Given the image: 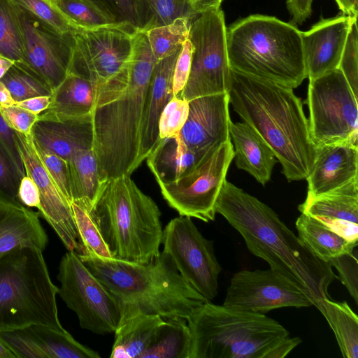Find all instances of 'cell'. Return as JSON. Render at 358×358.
Wrapping results in <instances>:
<instances>
[{
  "label": "cell",
  "mask_w": 358,
  "mask_h": 358,
  "mask_svg": "<svg viewBox=\"0 0 358 358\" xmlns=\"http://www.w3.org/2000/svg\"><path fill=\"white\" fill-rule=\"evenodd\" d=\"M34 143L37 155L46 171L63 196L71 203L72 184L68 161L43 148L34 141Z\"/></svg>",
  "instance_id": "cell-40"
},
{
  "label": "cell",
  "mask_w": 358,
  "mask_h": 358,
  "mask_svg": "<svg viewBox=\"0 0 358 358\" xmlns=\"http://www.w3.org/2000/svg\"><path fill=\"white\" fill-rule=\"evenodd\" d=\"M155 57L147 36L137 31L129 63L127 84L96 99L92 112L93 150L101 179L108 182L130 176L143 162L141 131Z\"/></svg>",
  "instance_id": "cell-2"
},
{
  "label": "cell",
  "mask_w": 358,
  "mask_h": 358,
  "mask_svg": "<svg viewBox=\"0 0 358 358\" xmlns=\"http://www.w3.org/2000/svg\"><path fill=\"white\" fill-rule=\"evenodd\" d=\"M192 21L178 17L171 23L152 28L147 31L150 46L155 57L159 60L181 47L188 38Z\"/></svg>",
  "instance_id": "cell-35"
},
{
  "label": "cell",
  "mask_w": 358,
  "mask_h": 358,
  "mask_svg": "<svg viewBox=\"0 0 358 358\" xmlns=\"http://www.w3.org/2000/svg\"><path fill=\"white\" fill-rule=\"evenodd\" d=\"M57 280L58 294L76 313L81 328L99 335L116 331L122 320L121 306L78 253L68 251L64 255Z\"/></svg>",
  "instance_id": "cell-11"
},
{
  "label": "cell",
  "mask_w": 358,
  "mask_h": 358,
  "mask_svg": "<svg viewBox=\"0 0 358 358\" xmlns=\"http://www.w3.org/2000/svg\"><path fill=\"white\" fill-rule=\"evenodd\" d=\"M67 161L72 184V202L92 212L108 183L100 178L94 152L93 149L80 150Z\"/></svg>",
  "instance_id": "cell-28"
},
{
  "label": "cell",
  "mask_w": 358,
  "mask_h": 358,
  "mask_svg": "<svg viewBox=\"0 0 358 358\" xmlns=\"http://www.w3.org/2000/svg\"><path fill=\"white\" fill-rule=\"evenodd\" d=\"M162 244L180 275L207 301L214 299L222 267L213 241L201 234L191 217L172 219L163 229Z\"/></svg>",
  "instance_id": "cell-14"
},
{
  "label": "cell",
  "mask_w": 358,
  "mask_h": 358,
  "mask_svg": "<svg viewBox=\"0 0 358 358\" xmlns=\"http://www.w3.org/2000/svg\"><path fill=\"white\" fill-rule=\"evenodd\" d=\"M0 80L8 89L16 103L52 94L50 89L20 62H15Z\"/></svg>",
  "instance_id": "cell-39"
},
{
  "label": "cell",
  "mask_w": 358,
  "mask_h": 358,
  "mask_svg": "<svg viewBox=\"0 0 358 358\" xmlns=\"http://www.w3.org/2000/svg\"><path fill=\"white\" fill-rule=\"evenodd\" d=\"M351 18L339 15L321 18L301 31L306 78H318L338 68Z\"/></svg>",
  "instance_id": "cell-19"
},
{
  "label": "cell",
  "mask_w": 358,
  "mask_h": 358,
  "mask_svg": "<svg viewBox=\"0 0 358 358\" xmlns=\"http://www.w3.org/2000/svg\"><path fill=\"white\" fill-rule=\"evenodd\" d=\"M193 10L197 14H201L207 10L220 8L222 0H189Z\"/></svg>",
  "instance_id": "cell-54"
},
{
  "label": "cell",
  "mask_w": 358,
  "mask_h": 358,
  "mask_svg": "<svg viewBox=\"0 0 358 358\" xmlns=\"http://www.w3.org/2000/svg\"><path fill=\"white\" fill-rule=\"evenodd\" d=\"M138 31L171 23L178 17L193 21L198 15L189 0H137Z\"/></svg>",
  "instance_id": "cell-34"
},
{
  "label": "cell",
  "mask_w": 358,
  "mask_h": 358,
  "mask_svg": "<svg viewBox=\"0 0 358 358\" xmlns=\"http://www.w3.org/2000/svg\"><path fill=\"white\" fill-rule=\"evenodd\" d=\"M313 0H287L286 6L292 17V24H302L312 13Z\"/></svg>",
  "instance_id": "cell-51"
},
{
  "label": "cell",
  "mask_w": 358,
  "mask_h": 358,
  "mask_svg": "<svg viewBox=\"0 0 358 358\" xmlns=\"http://www.w3.org/2000/svg\"><path fill=\"white\" fill-rule=\"evenodd\" d=\"M357 18L350 24L338 69L342 71L355 96L358 92V28Z\"/></svg>",
  "instance_id": "cell-43"
},
{
  "label": "cell",
  "mask_w": 358,
  "mask_h": 358,
  "mask_svg": "<svg viewBox=\"0 0 358 358\" xmlns=\"http://www.w3.org/2000/svg\"><path fill=\"white\" fill-rule=\"evenodd\" d=\"M230 138L234 145L238 169L250 173L262 185L271 179L278 160L273 151L262 137L248 123L231 122Z\"/></svg>",
  "instance_id": "cell-24"
},
{
  "label": "cell",
  "mask_w": 358,
  "mask_h": 358,
  "mask_svg": "<svg viewBox=\"0 0 358 358\" xmlns=\"http://www.w3.org/2000/svg\"><path fill=\"white\" fill-rule=\"evenodd\" d=\"M229 93L216 94L189 101L187 121L180 136L187 146L206 157L230 141Z\"/></svg>",
  "instance_id": "cell-18"
},
{
  "label": "cell",
  "mask_w": 358,
  "mask_h": 358,
  "mask_svg": "<svg viewBox=\"0 0 358 358\" xmlns=\"http://www.w3.org/2000/svg\"><path fill=\"white\" fill-rule=\"evenodd\" d=\"M215 211L241 235L250 253L296 285L313 306L330 298L329 287L338 278L333 267L315 256L268 206L225 180Z\"/></svg>",
  "instance_id": "cell-1"
},
{
  "label": "cell",
  "mask_w": 358,
  "mask_h": 358,
  "mask_svg": "<svg viewBox=\"0 0 358 358\" xmlns=\"http://www.w3.org/2000/svg\"><path fill=\"white\" fill-rule=\"evenodd\" d=\"M15 62L0 55V80L11 68Z\"/></svg>",
  "instance_id": "cell-57"
},
{
  "label": "cell",
  "mask_w": 358,
  "mask_h": 358,
  "mask_svg": "<svg viewBox=\"0 0 358 358\" xmlns=\"http://www.w3.org/2000/svg\"><path fill=\"white\" fill-rule=\"evenodd\" d=\"M37 358H99L98 352L76 341L65 329L45 325L27 327Z\"/></svg>",
  "instance_id": "cell-31"
},
{
  "label": "cell",
  "mask_w": 358,
  "mask_h": 358,
  "mask_svg": "<svg viewBox=\"0 0 358 358\" xmlns=\"http://www.w3.org/2000/svg\"><path fill=\"white\" fill-rule=\"evenodd\" d=\"M58 291L42 250L22 246L1 255L0 332L31 325L64 330L58 317Z\"/></svg>",
  "instance_id": "cell-8"
},
{
  "label": "cell",
  "mask_w": 358,
  "mask_h": 358,
  "mask_svg": "<svg viewBox=\"0 0 358 358\" xmlns=\"http://www.w3.org/2000/svg\"><path fill=\"white\" fill-rule=\"evenodd\" d=\"M176 49L169 56L158 60L154 67L146 97L141 131V156L143 160L157 143L159 120L169 101L173 98V74L181 50Z\"/></svg>",
  "instance_id": "cell-23"
},
{
  "label": "cell",
  "mask_w": 358,
  "mask_h": 358,
  "mask_svg": "<svg viewBox=\"0 0 358 358\" xmlns=\"http://www.w3.org/2000/svg\"><path fill=\"white\" fill-rule=\"evenodd\" d=\"M64 17L79 29L116 25L87 0H50Z\"/></svg>",
  "instance_id": "cell-38"
},
{
  "label": "cell",
  "mask_w": 358,
  "mask_h": 358,
  "mask_svg": "<svg viewBox=\"0 0 358 358\" xmlns=\"http://www.w3.org/2000/svg\"><path fill=\"white\" fill-rule=\"evenodd\" d=\"M231 70L292 89L306 78L301 31L261 14L241 18L227 28Z\"/></svg>",
  "instance_id": "cell-5"
},
{
  "label": "cell",
  "mask_w": 358,
  "mask_h": 358,
  "mask_svg": "<svg viewBox=\"0 0 358 358\" xmlns=\"http://www.w3.org/2000/svg\"><path fill=\"white\" fill-rule=\"evenodd\" d=\"M189 101L174 96L164 108L159 120V137L164 138L180 133L188 116Z\"/></svg>",
  "instance_id": "cell-44"
},
{
  "label": "cell",
  "mask_w": 358,
  "mask_h": 358,
  "mask_svg": "<svg viewBox=\"0 0 358 358\" xmlns=\"http://www.w3.org/2000/svg\"><path fill=\"white\" fill-rule=\"evenodd\" d=\"M188 38L192 46L190 71L178 96L189 101L201 96L229 93L231 68L227 50V27L220 7L199 14L191 23Z\"/></svg>",
  "instance_id": "cell-10"
},
{
  "label": "cell",
  "mask_w": 358,
  "mask_h": 358,
  "mask_svg": "<svg viewBox=\"0 0 358 358\" xmlns=\"http://www.w3.org/2000/svg\"><path fill=\"white\" fill-rule=\"evenodd\" d=\"M358 146L334 143L315 147L313 164L306 180V197H315L357 180Z\"/></svg>",
  "instance_id": "cell-21"
},
{
  "label": "cell",
  "mask_w": 358,
  "mask_h": 358,
  "mask_svg": "<svg viewBox=\"0 0 358 358\" xmlns=\"http://www.w3.org/2000/svg\"><path fill=\"white\" fill-rule=\"evenodd\" d=\"M31 136L36 143L68 160L80 150L93 149L92 113L77 117L38 120Z\"/></svg>",
  "instance_id": "cell-22"
},
{
  "label": "cell",
  "mask_w": 358,
  "mask_h": 358,
  "mask_svg": "<svg viewBox=\"0 0 358 358\" xmlns=\"http://www.w3.org/2000/svg\"><path fill=\"white\" fill-rule=\"evenodd\" d=\"M13 1L60 33L74 34L80 30L64 17L50 0Z\"/></svg>",
  "instance_id": "cell-42"
},
{
  "label": "cell",
  "mask_w": 358,
  "mask_h": 358,
  "mask_svg": "<svg viewBox=\"0 0 358 358\" xmlns=\"http://www.w3.org/2000/svg\"><path fill=\"white\" fill-rule=\"evenodd\" d=\"M51 102V95L38 96L16 103L19 106L36 114L40 115L48 109Z\"/></svg>",
  "instance_id": "cell-52"
},
{
  "label": "cell",
  "mask_w": 358,
  "mask_h": 358,
  "mask_svg": "<svg viewBox=\"0 0 358 358\" xmlns=\"http://www.w3.org/2000/svg\"><path fill=\"white\" fill-rule=\"evenodd\" d=\"M114 24L139 29L137 0H87Z\"/></svg>",
  "instance_id": "cell-41"
},
{
  "label": "cell",
  "mask_w": 358,
  "mask_h": 358,
  "mask_svg": "<svg viewBox=\"0 0 358 358\" xmlns=\"http://www.w3.org/2000/svg\"><path fill=\"white\" fill-rule=\"evenodd\" d=\"M189 358H268L289 331L263 313L207 301L187 320Z\"/></svg>",
  "instance_id": "cell-7"
},
{
  "label": "cell",
  "mask_w": 358,
  "mask_h": 358,
  "mask_svg": "<svg viewBox=\"0 0 358 358\" xmlns=\"http://www.w3.org/2000/svg\"><path fill=\"white\" fill-rule=\"evenodd\" d=\"M0 145L5 150L21 178L26 175L23 164L17 151L13 131L10 129L0 114Z\"/></svg>",
  "instance_id": "cell-49"
},
{
  "label": "cell",
  "mask_w": 358,
  "mask_h": 358,
  "mask_svg": "<svg viewBox=\"0 0 358 358\" xmlns=\"http://www.w3.org/2000/svg\"><path fill=\"white\" fill-rule=\"evenodd\" d=\"M15 143L27 175L39 190V217L53 229L68 251L81 253V246L71 203L63 196L43 165L35 149L31 134L13 131Z\"/></svg>",
  "instance_id": "cell-17"
},
{
  "label": "cell",
  "mask_w": 358,
  "mask_h": 358,
  "mask_svg": "<svg viewBox=\"0 0 358 358\" xmlns=\"http://www.w3.org/2000/svg\"><path fill=\"white\" fill-rule=\"evenodd\" d=\"M79 257L119 302L120 324L140 314L157 315L165 320H187L208 301L180 275L164 252L148 264L94 255Z\"/></svg>",
  "instance_id": "cell-4"
},
{
  "label": "cell",
  "mask_w": 358,
  "mask_h": 358,
  "mask_svg": "<svg viewBox=\"0 0 358 358\" xmlns=\"http://www.w3.org/2000/svg\"><path fill=\"white\" fill-rule=\"evenodd\" d=\"M17 199L24 206L38 210L41 206V197L37 185L28 175L23 176L19 183Z\"/></svg>",
  "instance_id": "cell-50"
},
{
  "label": "cell",
  "mask_w": 358,
  "mask_h": 358,
  "mask_svg": "<svg viewBox=\"0 0 358 358\" xmlns=\"http://www.w3.org/2000/svg\"><path fill=\"white\" fill-rule=\"evenodd\" d=\"M0 358H17L15 355L0 338Z\"/></svg>",
  "instance_id": "cell-58"
},
{
  "label": "cell",
  "mask_w": 358,
  "mask_h": 358,
  "mask_svg": "<svg viewBox=\"0 0 358 358\" xmlns=\"http://www.w3.org/2000/svg\"><path fill=\"white\" fill-rule=\"evenodd\" d=\"M298 238L319 259H331L352 252L357 243L348 241L317 219L301 213L295 222Z\"/></svg>",
  "instance_id": "cell-30"
},
{
  "label": "cell",
  "mask_w": 358,
  "mask_h": 358,
  "mask_svg": "<svg viewBox=\"0 0 358 358\" xmlns=\"http://www.w3.org/2000/svg\"><path fill=\"white\" fill-rule=\"evenodd\" d=\"M234 158L230 140L177 180L159 184L164 199L181 216L213 221L215 203Z\"/></svg>",
  "instance_id": "cell-13"
},
{
  "label": "cell",
  "mask_w": 358,
  "mask_h": 358,
  "mask_svg": "<svg viewBox=\"0 0 358 358\" xmlns=\"http://www.w3.org/2000/svg\"><path fill=\"white\" fill-rule=\"evenodd\" d=\"M0 114L10 129L26 136L31 134L33 127L39 119L38 115L16 103L7 106H1Z\"/></svg>",
  "instance_id": "cell-47"
},
{
  "label": "cell",
  "mask_w": 358,
  "mask_h": 358,
  "mask_svg": "<svg viewBox=\"0 0 358 358\" xmlns=\"http://www.w3.org/2000/svg\"><path fill=\"white\" fill-rule=\"evenodd\" d=\"M316 308L331 328L344 358L358 357V317L346 301L322 299Z\"/></svg>",
  "instance_id": "cell-32"
},
{
  "label": "cell",
  "mask_w": 358,
  "mask_h": 358,
  "mask_svg": "<svg viewBox=\"0 0 358 358\" xmlns=\"http://www.w3.org/2000/svg\"><path fill=\"white\" fill-rule=\"evenodd\" d=\"M313 305L306 294L271 268L234 273L223 302L229 308L263 314L281 308Z\"/></svg>",
  "instance_id": "cell-16"
},
{
  "label": "cell",
  "mask_w": 358,
  "mask_h": 358,
  "mask_svg": "<svg viewBox=\"0 0 358 358\" xmlns=\"http://www.w3.org/2000/svg\"><path fill=\"white\" fill-rule=\"evenodd\" d=\"M96 103L94 85L87 79L69 72L51 94V102L38 120L77 117L91 114Z\"/></svg>",
  "instance_id": "cell-26"
},
{
  "label": "cell",
  "mask_w": 358,
  "mask_h": 358,
  "mask_svg": "<svg viewBox=\"0 0 358 358\" xmlns=\"http://www.w3.org/2000/svg\"><path fill=\"white\" fill-rule=\"evenodd\" d=\"M357 180L331 192L306 197L299 206L301 213L320 221L348 241L358 242Z\"/></svg>",
  "instance_id": "cell-20"
},
{
  "label": "cell",
  "mask_w": 358,
  "mask_h": 358,
  "mask_svg": "<svg viewBox=\"0 0 358 358\" xmlns=\"http://www.w3.org/2000/svg\"><path fill=\"white\" fill-rule=\"evenodd\" d=\"M92 215L113 258L148 264L160 255V210L130 176L108 182Z\"/></svg>",
  "instance_id": "cell-6"
},
{
  "label": "cell",
  "mask_w": 358,
  "mask_h": 358,
  "mask_svg": "<svg viewBox=\"0 0 358 358\" xmlns=\"http://www.w3.org/2000/svg\"><path fill=\"white\" fill-rule=\"evenodd\" d=\"M21 177L0 145V202L24 206L17 199Z\"/></svg>",
  "instance_id": "cell-45"
},
{
  "label": "cell",
  "mask_w": 358,
  "mask_h": 358,
  "mask_svg": "<svg viewBox=\"0 0 358 358\" xmlns=\"http://www.w3.org/2000/svg\"><path fill=\"white\" fill-rule=\"evenodd\" d=\"M229 103L266 142L289 182L306 179L315 157L303 104L293 89L231 69Z\"/></svg>",
  "instance_id": "cell-3"
},
{
  "label": "cell",
  "mask_w": 358,
  "mask_h": 358,
  "mask_svg": "<svg viewBox=\"0 0 358 358\" xmlns=\"http://www.w3.org/2000/svg\"><path fill=\"white\" fill-rule=\"evenodd\" d=\"M192 54V43L187 38L182 45L174 66L173 74V96H178L186 85L190 71Z\"/></svg>",
  "instance_id": "cell-48"
},
{
  "label": "cell",
  "mask_w": 358,
  "mask_h": 358,
  "mask_svg": "<svg viewBox=\"0 0 358 358\" xmlns=\"http://www.w3.org/2000/svg\"><path fill=\"white\" fill-rule=\"evenodd\" d=\"M206 157L189 149L179 133L159 138L145 159L159 185L177 180Z\"/></svg>",
  "instance_id": "cell-27"
},
{
  "label": "cell",
  "mask_w": 358,
  "mask_h": 358,
  "mask_svg": "<svg viewBox=\"0 0 358 358\" xmlns=\"http://www.w3.org/2000/svg\"><path fill=\"white\" fill-rule=\"evenodd\" d=\"M301 343L299 337H290L283 339L268 355V358H284Z\"/></svg>",
  "instance_id": "cell-53"
},
{
  "label": "cell",
  "mask_w": 358,
  "mask_h": 358,
  "mask_svg": "<svg viewBox=\"0 0 358 358\" xmlns=\"http://www.w3.org/2000/svg\"><path fill=\"white\" fill-rule=\"evenodd\" d=\"M16 8L24 51L20 63L52 92L69 71L73 34L60 33L19 5Z\"/></svg>",
  "instance_id": "cell-15"
},
{
  "label": "cell",
  "mask_w": 358,
  "mask_h": 358,
  "mask_svg": "<svg viewBox=\"0 0 358 358\" xmlns=\"http://www.w3.org/2000/svg\"><path fill=\"white\" fill-rule=\"evenodd\" d=\"M137 31L124 25L78 30L73 34L69 72L89 80L95 87L96 97L127 70Z\"/></svg>",
  "instance_id": "cell-12"
},
{
  "label": "cell",
  "mask_w": 358,
  "mask_h": 358,
  "mask_svg": "<svg viewBox=\"0 0 358 358\" xmlns=\"http://www.w3.org/2000/svg\"><path fill=\"white\" fill-rule=\"evenodd\" d=\"M306 103L315 147L343 143L357 145V97L338 68L309 80Z\"/></svg>",
  "instance_id": "cell-9"
},
{
  "label": "cell",
  "mask_w": 358,
  "mask_h": 358,
  "mask_svg": "<svg viewBox=\"0 0 358 358\" xmlns=\"http://www.w3.org/2000/svg\"><path fill=\"white\" fill-rule=\"evenodd\" d=\"M16 102L12 97L10 92L6 86L0 80V106H7L15 104Z\"/></svg>",
  "instance_id": "cell-56"
},
{
  "label": "cell",
  "mask_w": 358,
  "mask_h": 358,
  "mask_svg": "<svg viewBox=\"0 0 358 358\" xmlns=\"http://www.w3.org/2000/svg\"><path fill=\"white\" fill-rule=\"evenodd\" d=\"M343 15L350 18H357L358 0H335Z\"/></svg>",
  "instance_id": "cell-55"
},
{
  "label": "cell",
  "mask_w": 358,
  "mask_h": 358,
  "mask_svg": "<svg viewBox=\"0 0 358 358\" xmlns=\"http://www.w3.org/2000/svg\"><path fill=\"white\" fill-rule=\"evenodd\" d=\"M191 346L187 320H164L141 358H189Z\"/></svg>",
  "instance_id": "cell-33"
},
{
  "label": "cell",
  "mask_w": 358,
  "mask_h": 358,
  "mask_svg": "<svg viewBox=\"0 0 358 358\" xmlns=\"http://www.w3.org/2000/svg\"><path fill=\"white\" fill-rule=\"evenodd\" d=\"M329 263L337 271V278L358 303V261L357 248L351 252L331 259Z\"/></svg>",
  "instance_id": "cell-46"
},
{
  "label": "cell",
  "mask_w": 358,
  "mask_h": 358,
  "mask_svg": "<svg viewBox=\"0 0 358 358\" xmlns=\"http://www.w3.org/2000/svg\"><path fill=\"white\" fill-rule=\"evenodd\" d=\"M164 320L157 315L140 314L121 323L115 333L111 358H141Z\"/></svg>",
  "instance_id": "cell-29"
},
{
  "label": "cell",
  "mask_w": 358,
  "mask_h": 358,
  "mask_svg": "<svg viewBox=\"0 0 358 358\" xmlns=\"http://www.w3.org/2000/svg\"><path fill=\"white\" fill-rule=\"evenodd\" d=\"M71 208L81 246V253L79 255L113 258L110 250L92 217V212L75 202L71 203Z\"/></svg>",
  "instance_id": "cell-37"
},
{
  "label": "cell",
  "mask_w": 358,
  "mask_h": 358,
  "mask_svg": "<svg viewBox=\"0 0 358 358\" xmlns=\"http://www.w3.org/2000/svg\"><path fill=\"white\" fill-rule=\"evenodd\" d=\"M0 55L15 62L23 60L22 34L13 0H0Z\"/></svg>",
  "instance_id": "cell-36"
},
{
  "label": "cell",
  "mask_w": 358,
  "mask_h": 358,
  "mask_svg": "<svg viewBox=\"0 0 358 358\" xmlns=\"http://www.w3.org/2000/svg\"><path fill=\"white\" fill-rule=\"evenodd\" d=\"M222 1H223V0H222Z\"/></svg>",
  "instance_id": "cell-59"
},
{
  "label": "cell",
  "mask_w": 358,
  "mask_h": 358,
  "mask_svg": "<svg viewBox=\"0 0 358 358\" xmlns=\"http://www.w3.org/2000/svg\"><path fill=\"white\" fill-rule=\"evenodd\" d=\"M48 241L38 212L0 202V256L13 248L31 246L43 251Z\"/></svg>",
  "instance_id": "cell-25"
}]
</instances>
